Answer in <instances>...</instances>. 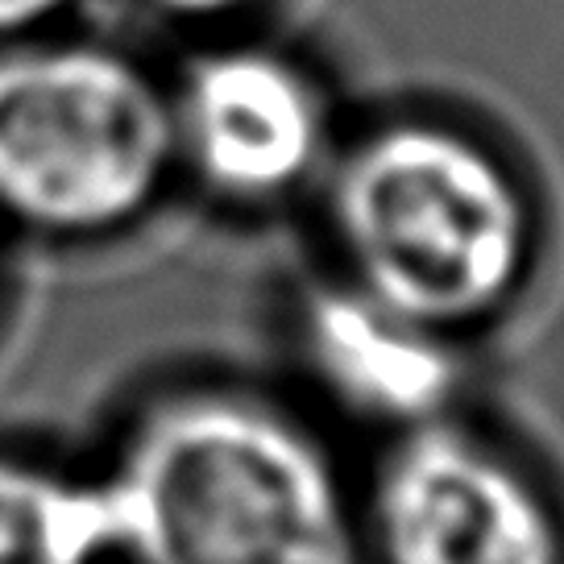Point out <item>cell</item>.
Wrapping results in <instances>:
<instances>
[{"instance_id": "6da1fadb", "label": "cell", "mask_w": 564, "mask_h": 564, "mask_svg": "<svg viewBox=\"0 0 564 564\" xmlns=\"http://www.w3.org/2000/svg\"><path fill=\"white\" fill-rule=\"evenodd\" d=\"M100 477L117 564H366L361 502L328 448L249 390L150 403Z\"/></svg>"}, {"instance_id": "7a4b0ae2", "label": "cell", "mask_w": 564, "mask_h": 564, "mask_svg": "<svg viewBox=\"0 0 564 564\" xmlns=\"http://www.w3.org/2000/svg\"><path fill=\"white\" fill-rule=\"evenodd\" d=\"M345 282L441 336L502 316L535 265V204L494 145L448 121L373 124L328 162Z\"/></svg>"}, {"instance_id": "3957f363", "label": "cell", "mask_w": 564, "mask_h": 564, "mask_svg": "<svg viewBox=\"0 0 564 564\" xmlns=\"http://www.w3.org/2000/svg\"><path fill=\"white\" fill-rule=\"evenodd\" d=\"M175 171V100L138 58L42 34L0 42L4 225L54 241L112 237Z\"/></svg>"}, {"instance_id": "277c9868", "label": "cell", "mask_w": 564, "mask_h": 564, "mask_svg": "<svg viewBox=\"0 0 564 564\" xmlns=\"http://www.w3.org/2000/svg\"><path fill=\"white\" fill-rule=\"evenodd\" d=\"M361 547L366 564H564V507L511 448L436 415L378 465Z\"/></svg>"}, {"instance_id": "5b68a950", "label": "cell", "mask_w": 564, "mask_h": 564, "mask_svg": "<svg viewBox=\"0 0 564 564\" xmlns=\"http://www.w3.org/2000/svg\"><path fill=\"white\" fill-rule=\"evenodd\" d=\"M171 100L178 166L229 204H279L333 162L324 91L279 51L199 54Z\"/></svg>"}, {"instance_id": "8992f818", "label": "cell", "mask_w": 564, "mask_h": 564, "mask_svg": "<svg viewBox=\"0 0 564 564\" xmlns=\"http://www.w3.org/2000/svg\"><path fill=\"white\" fill-rule=\"evenodd\" d=\"M303 345L345 403L399 423V432L444 415L457 382L448 336L390 312L349 282L312 295Z\"/></svg>"}, {"instance_id": "52a82bcc", "label": "cell", "mask_w": 564, "mask_h": 564, "mask_svg": "<svg viewBox=\"0 0 564 564\" xmlns=\"http://www.w3.org/2000/svg\"><path fill=\"white\" fill-rule=\"evenodd\" d=\"M0 564H117L105 477L0 453Z\"/></svg>"}, {"instance_id": "ba28073f", "label": "cell", "mask_w": 564, "mask_h": 564, "mask_svg": "<svg viewBox=\"0 0 564 564\" xmlns=\"http://www.w3.org/2000/svg\"><path fill=\"white\" fill-rule=\"evenodd\" d=\"M75 0H0V42L34 37Z\"/></svg>"}, {"instance_id": "9c48e42d", "label": "cell", "mask_w": 564, "mask_h": 564, "mask_svg": "<svg viewBox=\"0 0 564 564\" xmlns=\"http://www.w3.org/2000/svg\"><path fill=\"white\" fill-rule=\"evenodd\" d=\"M145 4L175 21H225L237 18L249 4H258V0H145Z\"/></svg>"}]
</instances>
